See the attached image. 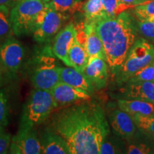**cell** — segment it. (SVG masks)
Instances as JSON below:
<instances>
[{"label":"cell","instance_id":"obj_18","mask_svg":"<svg viewBox=\"0 0 154 154\" xmlns=\"http://www.w3.org/2000/svg\"><path fill=\"white\" fill-rule=\"evenodd\" d=\"M117 106L131 116L154 114V103L149 101L119 99L117 100Z\"/></svg>","mask_w":154,"mask_h":154},{"label":"cell","instance_id":"obj_12","mask_svg":"<svg viewBox=\"0 0 154 154\" xmlns=\"http://www.w3.org/2000/svg\"><path fill=\"white\" fill-rule=\"evenodd\" d=\"M83 74L92 84L94 89L105 87L109 78L108 63L105 59L94 57L88 58V61Z\"/></svg>","mask_w":154,"mask_h":154},{"label":"cell","instance_id":"obj_1","mask_svg":"<svg viewBox=\"0 0 154 154\" xmlns=\"http://www.w3.org/2000/svg\"><path fill=\"white\" fill-rule=\"evenodd\" d=\"M66 140L70 154H100L110 128L103 109L95 102H82L54 113L50 127Z\"/></svg>","mask_w":154,"mask_h":154},{"label":"cell","instance_id":"obj_3","mask_svg":"<svg viewBox=\"0 0 154 154\" xmlns=\"http://www.w3.org/2000/svg\"><path fill=\"white\" fill-rule=\"evenodd\" d=\"M57 108L51 91L34 88L23 106L19 128H33L42 124Z\"/></svg>","mask_w":154,"mask_h":154},{"label":"cell","instance_id":"obj_35","mask_svg":"<svg viewBox=\"0 0 154 154\" xmlns=\"http://www.w3.org/2000/svg\"><path fill=\"white\" fill-rule=\"evenodd\" d=\"M42 1L45 2H49L51 1V0H42Z\"/></svg>","mask_w":154,"mask_h":154},{"label":"cell","instance_id":"obj_29","mask_svg":"<svg viewBox=\"0 0 154 154\" xmlns=\"http://www.w3.org/2000/svg\"><path fill=\"white\" fill-rule=\"evenodd\" d=\"M112 138H109V135L100 148V154H113V153H122V147L117 140H114Z\"/></svg>","mask_w":154,"mask_h":154},{"label":"cell","instance_id":"obj_33","mask_svg":"<svg viewBox=\"0 0 154 154\" xmlns=\"http://www.w3.org/2000/svg\"><path fill=\"white\" fill-rule=\"evenodd\" d=\"M146 1H148V0H122L123 2L133 7H136V5H140V4L145 2Z\"/></svg>","mask_w":154,"mask_h":154},{"label":"cell","instance_id":"obj_25","mask_svg":"<svg viewBox=\"0 0 154 154\" xmlns=\"http://www.w3.org/2000/svg\"><path fill=\"white\" fill-rule=\"evenodd\" d=\"M106 12L109 17H116L123 11L133 7L124 3L122 0H101Z\"/></svg>","mask_w":154,"mask_h":154},{"label":"cell","instance_id":"obj_26","mask_svg":"<svg viewBox=\"0 0 154 154\" xmlns=\"http://www.w3.org/2000/svg\"><path fill=\"white\" fill-rule=\"evenodd\" d=\"M50 5L55 10L65 14L66 12H74L79 8V0H51Z\"/></svg>","mask_w":154,"mask_h":154},{"label":"cell","instance_id":"obj_7","mask_svg":"<svg viewBox=\"0 0 154 154\" xmlns=\"http://www.w3.org/2000/svg\"><path fill=\"white\" fill-rule=\"evenodd\" d=\"M25 49L20 42L12 36L0 44V64L9 76H15L22 66Z\"/></svg>","mask_w":154,"mask_h":154},{"label":"cell","instance_id":"obj_6","mask_svg":"<svg viewBox=\"0 0 154 154\" xmlns=\"http://www.w3.org/2000/svg\"><path fill=\"white\" fill-rule=\"evenodd\" d=\"M51 54L45 52L37 57L30 80L35 88L51 91L60 82L59 66Z\"/></svg>","mask_w":154,"mask_h":154},{"label":"cell","instance_id":"obj_20","mask_svg":"<svg viewBox=\"0 0 154 154\" xmlns=\"http://www.w3.org/2000/svg\"><path fill=\"white\" fill-rule=\"evenodd\" d=\"M88 55L84 45L78 41L77 37L69 50V59L71 66L83 72L88 61Z\"/></svg>","mask_w":154,"mask_h":154},{"label":"cell","instance_id":"obj_21","mask_svg":"<svg viewBox=\"0 0 154 154\" xmlns=\"http://www.w3.org/2000/svg\"><path fill=\"white\" fill-rule=\"evenodd\" d=\"M83 10L86 22H88L96 23L109 17L101 0H88L83 6Z\"/></svg>","mask_w":154,"mask_h":154},{"label":"cell","instance_id":"obj_34","mask_svg":"<svg viewBox=\"0 0 154 154\" xmlns=\"http://www.w3.org/2000/svg\"><path fill=\"white\" fill-rule=\"evenodd\" d=\"M3 69L2 67L1 64H0V85H1L2 82V79H3Z\"/></svg>","mask_w":154,"mask_h":154},{"label":"cell","instance_id":"obj_27","mask_svg":"<svg viewBox=\"0 0 154 154\" xmlns=\"http://www.w3.org/2000/svg\"><path fill=\"white\" fill-rule=\"evenodd\" d=\"M140 82H154V61L134 74L126 83Z\"/></svg>","mask_w":154,"mask_h":154},{"label":"cell","instance_id":"obj_17","mask_svg":"<svg viewBox=\"0 0 154 154\" xmlns=\"http://www.w3.org/2000/svg\"><path fill=\"white\" fill-rule=\"evenodd\" d=\"M59 77L60 82L74 88L87 91L90 94L94 91L93 86L85 75L74 67H59Z\"/></svg>","mask_w":154,"mask_h":154},{"label":"cell","instance_id":"obj_24","mask_svg":"<svg viewBox=\"0 0 154 154\" xmlns=\"http://www.w3.org/2000/svg\"><path fill=\"white\" fill-rule=\"evenodd\" d=\"M138 32L154 46V15L136 22Z\"/></svg>","mask_w":154,"mask_h":154},{"label":"cell","instance_id":"obj_31","mask_svg":"<svg viewBox=\"0 0 154 154\" xmlns=\"http://www.w3.org/2000/svg\"><path fill=\"white\" fill-rule=\"evenodd\" d=\"M5 127L0 126V154L8 153L11 144V136L5 130Z\"/></svg>","mask_w":154,"mask_h":154},{"label":"cell","instance_id":"obj_32","mask_svg":"<svg viewBox=\"0 0 154 154\" xmlns=\"http://www.w3.org/2000/svg\"><path fill=\"white\" fill-rule=\"evenodd\" d=\"M18 0H0V7H5L11 9Z\"/></svg>","mask_w":154,"mask_h":154},{"label":"cell","instance_id":"obj_8","mask_svg":"<svg viewBox=\"0 0 154 154\" xmlns=\"http://www.w3.org/2000/svg\"><path fill=\"white\" fill-rule=\"evenodd\" d=\"M9 151L13 154L42 153L40 138L34 127L19 128L18 133L11 138Z\"/></svg>","mask_w":154,"mask_h":154},{"label":"cell","instance_id":"obj_11","mask_svg":"<svg viewBox=\"0 0 154 154\" xmlns=\"http://www.w3.org/2000/svg\"><path fill=\"white\" fill-rule=\"evenodd\" d=\"M109 122L116 136L124 140L130 139L137 131V126L131 115L120 109L111 111Z\"/></svg>","mask_w":154,"mask_h":154},{"label":"cell","instance_id":"obj_22","mask_svg":"<svg viewBox=\"0 0 154 154\" xmlns=\"http://www.w3.org/2000/svg\"><path fill=\"white\" fill-rule=\"evenodd\" d=\"M137 128L154 141V114L131 116Z\"/></svg>","mask_w":154,"mask_h":154},{"label":"cell","instance_id":"obj_36","mask_svg":"<svg viewBox=\"0 0 154 154\" xmlns=\"http://www.w3.org/2000/svg\"><path fill=\"white\" fill-rule=\"evenodd\" d=\"M79 1H80V0H79Z\"/></svg>","mask_w":154,"mask_h":154},{"label":"cell","instance_id":"obj_10","mask_svg":"<svg viewBox=\"0 0 154 154\" xmlns=\"http://www.w3.org/2000/svg\"><path fill=\"white\" fill-rule=\"evenodd\" d=\"M76 36V29L73 23H70L66 27L58 32L54 41L53 54L68 66H72L69 61V53Z\"/></svg>","mask_w":154,"mask_h":154},{"label":"cell","instance_id":"obj_15","mask_svg":"<svg viewBox=\"0 0 154 154\" xmlns=\"http://www.w3.org/2000/svg\"><path fill=\"white\" fill-rule=\"evenodd\" d=\"M42 153L44 154H70L66 140L51 128H47L41 137Z\"/></svg>","mask_w":154,"mask_h":154},{"label":"cell","instance_id":"obj_2","mask_svg":"<svg viewBox=\"0 0 154 154\" xmlns=\"http://www.w3.org/2000/svg\"><path fill=\"white\" fill-rule=\"evenodd\" d=\"M95 24L104 48L108 65L112 74L116 75L131 47L138 38L136 22L125 11L116 17L98 21Z\"/></svg>","mask_w":154,"mask_h":154},{"label":"cell","instance_id":"obj_30","mask_svg":"<svg viewBox=\"0 0 154 154\" xmlns=\"http://www.w3.org/2000/svg\"><path fill=\"white\" fill-rule=\"evenodd\" d=\"M9 106L5 94L0 91V126L5 127L9 123Z\"/></svg>","mask_w":154,"mask_h":154},{"label":"cell","instance_id":"obj_28","mask_svg":"<svg viewBox=\"0 0 154 154\" xmlns=\"http://www.w3.org/2000/svg\"><path fill=\"white\" fill-rule=\"evenodd\" d=\"M134 14L138 20H143L154 15V0H148L134 7Z\"/></svg>","mask_w":154,"mask_h":154},{"label":"cell","instance_id":"obj_4","mask_svg":"<svg viewBox=\"0 0 154 154\" xmlns=\"http://www.w3.org/2000/svg\"><path fill=\"white\" fill-rule=\"evenodd\" d=\"M154 61V46L144 38H138L128 51L116 75L118 84L122 85L134 74Z\"/></svg>","mask_w":154,"mask_h":154},{"label":"cell","instance_id":"obj_5","mask_svg":"<svg viewBox=\"0 0 154 154\" xmlns=\"http://www.w3.org/2000/svg\"><path fill=\"white\" fill-rule=\"evenodd\" d=\"M47 4L42 0H18L10 9L13 34L20 36L33 33L37 16Z\"/></svg>","mask_w":154,"mask_h":154},{"label":"cell","instance_id":"obj_13","mask_svg":"<svg viewBox=\"0 0 154 154\" xmlns=\"http://www.w3.org/2000/svg\"><path fill=\"white\" fill-rule=\"evenodd\" d=\"M58 106L69 105L77 101H85L91 99L90 94L60 82L51 91Z\"/></svg>","mask_w":154,"mask_h":154},{"label":"cell","instance_id":"obj_9","mask_svg":"<svg viewBox=\"0 0 154 154\" xmlns=\"http://www.w3.org/2000/svg\"><path fill=\"white\" fill-rule=\"evenodd\" d=\"M67 19L64 14L55 10L49 2L47 14L42 24L32 33L34 41L38 43L49 42L57 35Z\"/></svg>","mask_w":154,"mask_h":154},{"label":"cell","instance_id":"obj_16","mask_svg":"<svg viewBox=\"0 0 154 154\" xmlns=\"http://www.w3.org/2000/svg\"><path fill=\"white\" fill-rule=\"evenodd\" d=\"M84 32L85 35L84 47L87 51L88 57H97L106 61L104 48L96 32L95 23L86 22L84 26Z\"/></svg>","mask_w":154,"mask_h":154},{"label":"cell","instance_id":"obj_14","mask_svg":"<svg viewBox=\"0 0 154 154\" xmlns=\"http://www.w3.org/2000/svg\"><path fill=\"white\" fill-rule=\"evenodd\" d=\"M120 88V99L141 100L154 103V82H127Z\"/></svg>","mask_w":154,"mask_h":154},{"label":"cell","instance_id":"obj_23","mask_svg":"<svg viewBox=\"0 0 154 154\" xmlns=\"http://www.w3.org/2000/svg\"><path fill=\"white\" fill-rule=\"evenodd\" d=\"M13 33L10 21V9L0 7V44H2Z\"/></svg>","mask_w":154,"mask_h":154},{"label":"cell","instance_id":"obj_19","mask_svg":"<svg viewBox=\"0 0 154 154\" xmlns=\"http://www.w3.org/2000/svg\"><path fill=\"white\" fill-rule=\"evenodd\" d=\"M149 136H146L145 138L136 137V135L127 140V143L125 146L124 153L128 154H147L154 153V146L153 142Z\"/></svg>","mask_w":154,"mask_h":154}]
</instances>
